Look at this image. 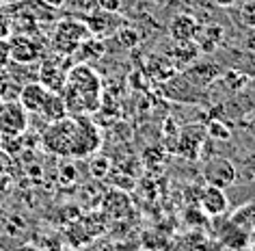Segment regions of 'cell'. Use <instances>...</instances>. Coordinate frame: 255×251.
<instances>
[{
    "instance_id": "cell-6",
    "label": "cell",
    "mask_w": 255,
    "mask_h": 251,
    "mask_svg": "<svg viewBox=\"0 0 255 251\" xmlns=\"http://www.w3.org/2000/svg\"><path fill=\"white\" fill-rule=\"evenodd\" d=\"M100 145H102V137H100L98 126H93L85 115L76 117V139H74L72 156H76V158L91 156Z\"/></svg>"
},
{
    "instance_id": "cell-13",
    "label": "cell",
    "mask_w": 255,
    "mask_h": 251,
    "mask_svg": "<svg viewBox=\"0 0 255 251\" xmlns=\"http://www.w3.org/2000/svg\"><path fill=\"white\" fill-rule=\"evenodd\" d=\"M225 39V28L221 26V24H199V28H197V35H195V43H197V48H199V52H214L216 48L221 46V41Z\"/></svg>"
},
{
    "instance_id": "cell-1",
    "label": "cell",
    "mask_w": 255,
    "mask_h": 251,
    "mask_svg": "<svg viewBox=\"0 0 255 251\" xmlns=\"http://www.w3.org/2000/svg\"><path fill=\"white\" fill-rule=\"evenodd\" d=\"M59 93L65 100L67 113L80 117V115L93 113L100 106L102 80L87 63H78L67 69L65 85Z\"/></svg>"
},
{
    "instance_id": "cell-15",
    "label": "cell",
    "mask_w": 255,
    "mask_h": 251,
    "mask_svg": "<svg viewBox=\"0 0 255 251\" xmlns=\"http://www.w3.org/2000/svg\"><path fill=\"white\" fill-rule=\"evenodd\" d=\"M197 56H199V48L195 41H173V46L167 50V59L173 63L175 69L188 67L197 61Z\"/></svg>"
},
{
    "instance_id": "cell-4",
    "label": "cell",
    "mask_w": 255,
    "mask_h": 251,
    "mask_svg": "<svg viewBox=\"0 0 255 251\" xmlns=\"http://www.w3.org/2000/svg\"><path fill=\"white\" fill-rule=\"evenodd\" d=\"M9 50H11V63L17 65H30L43 59L46 54V46L35 39L33 35H13L9 37Z\"/></svg>"
},
{
    "instance_id": "cell-28",
    "label": "cell",
    "mask_w": 255,
    "mask_h": 251,
    "mask_svg": "<svg viewBox=\"0 0 255 251\" xmlns=\"http://www.w3.org/2000/svg\"><path fill=\"white\" fill-rule=\"evenodd\" d=\"M212 2L216 4V7L229 9V7H234V4H238V2H240V0H212Z\"/></svg>"
},
{
    "instance_id": "cell-5",
    "label": "cell",
    "mask_w": 255,
    "mask_h": 251,
    "mask_svg": "<svg viewBox=\"0 0 255 251\" xmlns=\"http://www.w3.org/2000/svg\"><path fill=\"white\" fill-rule=\"evenodd\" d=\"M28 128V113L17 100L0 104V137H22Z\"/></svg>"
},
{
    "instance_id": "cell-23",
    "label": "cell",
    "mask_w": 255,
    "mask_h": 251,
    "mask_svg": "<svg viewBox=\"0 0 255 251\" xmlns=\"http://www.w3.org/2000/svg\"><path fill=\"white\" fill-rule=\"evenodd\" d=\"M91 173L98 178H108V173H111V163H108L106 158H93L91 160Z\"/></svg>"
},
{
    "instance_id": "cell-2",
    "label": "cell",
    "mask_w": 255,
    "mask_h": 251,
    "mask_svg": "<svg viewBox=\"0 0 255 251\" xmlns=\"http://www.w3.org/2000/svg\"><path fill=\"white\" fill-rule=\"evenodd\" d=\"M91 37V30L80 20H61L56 22L52 33V48L63 56L76 54V50L85 39Z\"/></svg>"
},
{
    "instance_id": "cell-16",
    "label": "cell",
    "mask_w": 255,
    "mask_h": 251,
    "mask_svg": "<svg viewBox=\"0 0 255 251\" xmlns=\"http://www.w3.org/2000/svg\"><path fill=\"white\" fill-rule=\"evenodd\" d=\"M39 115L43 119L48 121V124H52V121H59V119H65L69 117L67 113V106H65V100H63V95L59 91H50L46 102L41 104L39 108Z\"/></svg>"
},
{
    "instance_id": "cell-11",
    "label": "cell",
    "mask_w": 255,
    "mask_h": 251,
    "mask_svg": "<svg viewBox=\"0 0 255 251\" xmlns=\"http://www.w3.org/2000/svg\"><path fill=\"white\" fill-rule=\"evenodd\" d=\"M221 76V67L214 65L212 61H199L190 63L188 67H184V78L188 82H193L197 87H208Z\"/></svg>"
},
{
    "instance_id": "cell-26",
    "label": "cell",
    "mask_w": 255,
    "mask_h": 251,
    "mask_svg": "<svg viewBox=\"0 0 255 251\" xmlns=\"http://www.w3.org/2000/svg\"><path fill=\"white\" fill-rule=\"evenodd\" d=\"M11 65V50H9V39H0V69Z\"/></svg>"
},
{
    "instance_id": "cell-29",
    "label": "cell",
    "mask_w": 255,
    "mask_h": 251,
    "mask_svg": "<svg viewBox=\"0 0 255 251\" xmlns=\"http://www.w3.org/2000/svg\"><path fill=\"white\" fill-rule=\"evenodd\" d=\"M43 4H48V7H52V9H59V7H63V4L67 2V0H41Z\"/></svg>"
},
{
    "instance_id": "cell-20",
    "label": "cell",
    "mask_w": 255,
    "mask_h": 251,
    "mask_svg": "<svg viewBox=\"0 0 255 251\" xmlns=\"http://www.w3.org/2000/svg\"><path fill=\"white\" fill-rule=\"evenodd\" d=\"M219 78H221L223 85H225L227 89H232L234 93H240L242 89L249 85V76L238 72V69H227V72H223Z\"/></svg>"
},
{
    "instance_id": "cell-7",
    "label": "cell",
    "mask_w": 255,
    "mask_h": 251,
    "mask_svg": "<svg viewBox=\"0 0 255 251\" xmlns=\"http://www.w3.org/2000/svg\"><path fill=\"white\" fill-rule=\"evenodd\" d=\"M236 178H238V171H236V167L229 158L214 156L203 167V180H206V184H210V186L227 189V186H232L236 182Z\"/></svg>"
},
{
    "instance_id": "cell-12",
    "label": "cell",
    "mask_w": 255,
    "mask_h": 251,
    "mask_svg": "<svg viewBox=\"0 0 255 251\" xmlns=\"http://www.w3.org/2000/svg\"><path fill=\"white\" fill-rule=\"evenodd\" d=\"M48 93H50V89L46 85H41L39 80H30V82H24L22 85L17 102L24 106L26 113H39V108L43 102H46Z\"/></svg>"
},
{
    "instance_id": "cell-31",
    "label": "cell",
    "mask_w": 255,
    "mask_h": 251,
    "mask_svg": "<svg viewBox=\"0 0 255 251\" xmlns=\"http://www.w3.org/2000/svg\"><path fill=\"white\" fill-rule=\"evenodd\" d=\"M0 104H2V100H0Z\"/></svg>"
},
{
    "instance_id": "cell-14",
    "label": "cell",
    "mask_w": 255,
    "mask_h": 251,
    "mask_svg": "<svg viewBox=\"0 0 255 251\" xmlns=\"http://www.w3.org/2000/svg\"><path fill=\"white\" fill-rule=\"evenodd\" d=\"M199 28L195 15L190 13H177L173 15V20L169 22V37L173 41H193Z\"/></svg>"
},
{
    "instance_id": "cell-8",
    "label": "cell",
    "mask_w": 255,
    "mask_h": 251,
    "mask_svg": "<svg viewBox=\"0 0 255 251\" xmlns=\"http://www.w3.org/2000/svg\"><path fill=\"white\" fill-rule=\"evenodd\" d=\"M63 59V54L54 56V59H41V65H39V82L46 85L50 91H61L63 85H65V78H67V69L69 65L61 67L59 63Z\"/></svg>"
},
{
    "instance_id": "cell-9",
    "label": "cell",
    "mask_w": 255,
    "mask_h": 251,
    "mask_svg": "<svg viewBox=\"0 0 255 251\" xmlns=\"http://www.w3.org/2000/svg\"><path fill=\"white\" fill-rule=\"evenodd\" d=\"M199 206H201V210L206 212V217L219 219L221 215H225L227 208H229L225 189H219V186L206 184V189L199 193Z\"/></svg>"
},
{
    "instance_id": "cell-10",
    "label": "cell",
    "mask_w": 255,
    "mask_h": 251,
    "mask_svg": "<svg viewBox=\"0 0 255 251\" xmlns=\"http://www.w3.org/2000/svg\"><path fill=\"white\" fill-rule=\"evenodd\" d=\"M203 141H206V128L203 126H186V128H182L180 139H177V152H180V156H184V158L195 160L199 156Z\"/></svg>"
},
{
    "instance_id": "cell-30",
    "label": "cell",
    "mask_w": 255,
    "mask_h": 251,
    "mask_svg": "<svg viewBox=\"0 0 255 251\" xmlns=\"http://www.w3.org/2000/svg\"><path fill=\"white\" fill-rule=\"evenodd\" d=\"M15 2H24V0H15Z\"/></svg>"
},
{
    "instance_id": "cell-22",
    "label": "cell",
    "mask_w": 255,
    "mask_h": 251,
    "mask_svg": "<svg viewBox=\"0 0 255 251\" xmlns=\"http://www.w3.org/2000/svg\"><path fill=\"white\" fill-rule=\"evenodd\" d=\"M206 134H210V137H214L219 141H227V139H232V128H227L223 121L214 119L206 126Z\"/></svg>"
},
{
    "instance_id": "cell-17",
    "label": "cell",
    "mask_w": 255,
    "mask_h": 251,
    "mask_svg": "<svg viewBox=\"0 0 255 251\" xmlns=\"http://www.w3.org/2000/svg\"><path fill=\"white\" fill-rule=\"evenodd\" d=\"M216 225H219V228H216V230H219V238L227 245V247H232L236 251H242L249 243H251L245 232H240L232 221H229V219H225V221H219Z\"/></svg>"
},
{
    "instance_id": "cell-3",
    "label": "cell",
    "mask_w": 255,
    "mask_h": 251,
    "mask_svg": "<svg viewBox=\"0 0 255 251\" xmlns=\"http://www.w3.org/2000/svg\"><path fill=\"white\" fill-rule=\"evenodd\" d=\"M74 139H76V119L72 117L48 124L46 132L41 137L46 150L52 154H59V156H72Z\"/></svg>"
},
{
    "instance_id": "cell-25",
    "label": "cell",
    "mask_w": 255,
    "mask_h": 251,
    "mask_svg": "<svg viewBox=\"0 0 255 251\" xmlns=\"http://www.w3.org/2000/svg\"><path fill=\"white\" fill-rule=\"evenodd\" d=\"M119 39H124V41H121V46L132 48V46H136L141 37H138L136 30H132V28H130V30H121V33H119Z\"/></svg>"
},
{
    "instance_id": "cell-21",
    "label": "cell",
    "mask_w": 255,
    "mask_h": 251,
    "mask_svg": "<svg viewBox=\"0 0 255 251\" xmlns=\"http://www.w3.org/2000/svg\"><path fill=\"white\" fill-rule=\"evenodd\" d=\"M160 69H162V74L167 80L177 72L175 65L167 59V56H151L149 59V74L154 76V78H160Z\"/></svg>"
},
{
    "instance_id": "cell-27",
    "label": "cell",
    "mask_w": 255,
    "mask_h": 251,
    "mask_svg": "<svg viewBox=\"0 0 255 251\" xmlns=\"http://www.w3.org/2000/svg\"><path fill=\"white\" fill-rule=\"evenodd\" d=\"M245 46H247L249 50H255V26L249 30V35L245 37Z\"/></svg>"
},
{
    "instance_id": "cell-18",
    "label": "cell",
    "mask_w": 255,
    "mask_h": 251,
    "mask_svg": "<svg viewBox=\"0 0 255 251\" xmlns=\"http://www.w3.org/2000/svg\"><path fill=\"white\" fill-rule=\"evenodd\" d=\"M229 221H232L240 232H245L249 236V241H255V204L240 206V208L229 217Z\"/></svg>"
},
{
    "instance_id": "cell-19",
    "label": "cell",
    "mask_w": 255,
    "mask_h": 251,
    "mask_svg": "<svg viewBox=\"0 0 255 251\" xmlns=\"http://www.w3.org/2000/svg\"><path fill=\"white\" fill-rule=\"evenodd\" d=\"M24 82L17 80V76L11 72L9 65L0 69V100L2 102H11V100H17L20 95V89H22Z\"/></svg>"
},
{
    "instance_id": "cell-24",
    "label": "cell",
    "mask_w": 255,
    "mask_h": 251,
    "mask_svg": "<svg viewBox=\"0 0 255 251\" xmlns=\"http://www.w3.org/2000/svg\"><path fill=\"white\" fill-rule=\"evenodd\" d=\"M11 17L7 11H0V39H9L11 37Z\"/></svg>"
}]
</instances>
